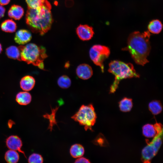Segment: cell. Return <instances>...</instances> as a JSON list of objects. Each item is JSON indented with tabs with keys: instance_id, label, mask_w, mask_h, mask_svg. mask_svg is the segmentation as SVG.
I'll use <instances>...</instances> for the list:
<instances>
[{
	"instance_id": "cell-1",
	"label": "cell",
	"mask_w": 163,
	"mask_h": 163,
	"mask_svg": "<svg viewBox=\"0 0 163 163\" xmlns=\"http://www.w3.org/2000/svg\"><path fill=\"white\" fill-rule=\"evenodd\" d=\"M150 35L149 31L142 33L136 31L133 32L129 36L127 46L122 50L128 51L136 63L144 66L149 62L147 58L151 49Z\"/></svg>"
},
{
	"instance_id": "cell-2",
	"label": "cell",
	"mask_w": 163,
	"mask_h": 163,
	"mask_svg": "<svg viewBox=\"0 0 163 163\" xmlns=\"http://www.w3.org/2000/svg\"><path fill=\"white\" fill-rule=\"evenodd\" d=\"M51 8L50 4L46 0L36 8H28L26 21L32 31L43 35L50 30L53 22Z\"/></svg>"
},
{
	"instance_id": "cell-3",
	"label": "cell",
	"mask_w": 163,
	"mask_h": 163,
	"mask_svg": "<svg viewBox=\"0 0 163 163\" xmlns=\"http://www.w3.org/2000/svg\"><path fill=\"white\" fill-rule=\"evenodd\" d=\"M109 67L108 71L115 76L114 80L110 88V93L115 92L122 80L140 77L139 75L136 72L133 65L130 63L114 60L110 62Z\"/></svg>"
},
{
	"instance_id": "cell-4",
	"label": "cell",
	"mask_w": 163,
	"mask_h": 163,
	"mask_svg": "<svg viewBox=\"0 0 163 163\" xmlns=\"http://www.w3.org/2000/svg\"><path fill=\"white\" fill-rule=\"evenodd\" d=\"M18 48L20 51L21 61L44 69L43 61L47 57L45 48L40 47L33 43L21 45Z\"/></svg>"
},
{
	"instance_id": "cell-5",
	"label": "cell",
	"mask_w": 163,
	"mask_h": 163,
	"mask_svg": "<svg viewBox=\"0 0 163 163\" xmlns=\"http://www.w3.org/2000/svg\"><path fill=\"white\" fill-rule=\"evenodd\" d=\"M71 118L84 126L86 131L89 129L93 131L92 127L95 123L97 116L93 106L90 104L82 105Z\"/></svg>"
},
{
	"instance_id": "cell-6",
	"label": "cell",
	"mask_w": 163,
	"mask_h": 163,
	"mask_svg": "<svg viewBox=\"0 0 163 163\" xmlns=\"http://www.w3.org/2000/svg\"><path fill=\"white\" fill-rule=\"evenodd\" d=\"M157 134L150 142L146 141L147 145L142 151L141 161L144 163H149L155 156L162 143L163 130L157 132Z\"/></svg>"
},
{
	"instance_id": "cell-7",
	"label": "cell",
	"mask_w": 163,
	"mask_h": 163,
	"mask_svg": "<svg viewBox=\"0 0 163 163\" xmlns=\"http://www.w3.org/2000/svg\"><path fill=\"white\" fill-rule=\"evenodd\" d=\"M110 51L109 48L101 45H95L90 48L89 54L94 63L99 66L102 72H104L103 62L109 56Z\"/></svg>"
},
{
	"instance_id": "cell-8",
	"label": "cell",
	"mask_w": 163,
	"mask_h": 163,
	"mask_svg": "<svg viewBox=\"0 0 163 163\" xmlns=\"http://www.w3.org/2000/svg\"><path fill=\"white\" fill-rule=\"evenodd\" d=\"M5 142L9 149L18 151L27 158L24 152L21 149L23 145L22 140L18 136L15 135L10 136L6 139Z\"/></svg>"
},
{
	"instance_id": "cell-9",
	"label": "cell",
	"mask_w": 163,
	"mask_h": 163,
	"mask_svg": "<svg viewBox=\"0 0 163 163\" xmlns=\"http://www.w3.org/2000/svg\"><path fill=\"white\" fill-rule=\"evenodd\" d=\"M76 33L79 38L83 41L91 39L94 34L93 28L88 25L81 24L76 30Z\"/></svg>"
},
{
	"instance_id": "cell-10",
	"label": "cell",
	"mask_w": 163,
	"mask_h": 163,
	"mask_svg": "<svg viewBox=\"0 0 163 163\" xmlns=\"http://www.w3.org/2000/svg\"><path fill=\"white\" fill-rule=\"evenodd\" d=\"M32 38V34L28 30L20 29L15 33L14 40L18 44L22 45L25 44L29 42Z\"/></svg>"
},
{
	"instance_id": "cell-11",
	"label": "cell",
	"mask_w": 163,
	"mask_h": 163,
	"mask_svg": "<svg viewBox=\"0 0 163 163\" xmlns=\"http://www.w3.org/2000/svg\"><path fill=\"white\" fill-rule=\"evenodd\" d=\"M76 74L80 78L87 80L90 78L93 75V70L91 67L86 64L79 65L76 69Z\"/></svg>"
},
{
	"instance_id": "cell-12",
	"label": "cell",
	"mask_w": 163,
	"mask_h": 163,
	"mask_svg": "<svg viewBox=\"0 0 163 163\" xmlns=\"http://www.w3.org/2000/svg\"><path fill=\"white\" fill-rule=\"evenodd\" d=\"M35 80L32 76L27 75L23 77L21 79L20 84L21 88L25 91L31 90L34 87Z\"/></svg>"
},
{
	"instance_id": "cell-13",
	"label": "cell",
	"mask_w": 163,
	"mask_h": 163,
	"mask_svg": "<svg viewBox=\"0 0 163 163\" xmlns=\"http://www.w3.org/2000/svg\"><path fill=\"white\" fill-rule=\"evenodd\" d=\"M24 11L20 6L14 5L11 6L8 12L9 17L15 20H19L24 15Z\"/></svg>"
},
{
	"instance_id": "cell-14",
	"label": "cell",
	"mask_w": 163,
	"mask_h": 163,
	"mask_svg": "<svg viewBox=\"0 0 163 163\" xmlns=\"http://www.w3.org/2000/svg\"><path fill=\"white\" fill-rule=\"evenodd\" d=\"M32 100L30 94L27 91L18 92L16 96L15 100L17 103L21 105H26L29 104Z\"/></svg>"
},
{
	"instance_id": "cell-15",
	"label": "cell",
	"mask_w": 163,
	"mask_h": 163,
	"mask_svg": "<svg viewBox=\"0 0 163 163\" xmlns=\"http://www.w3.org/2000/svg\"><path fill=\"white\" fill-rule=\"evenodd\" d=\"M2 30L8 33H13L17 29L15 22L12 19H7L3 22L1 25Z\"/></svg>"
},
{
	"instance_id": "cell-16",
	"label": "cell",
	"mask_w": 163,
	"mask_h": 163,
	"mask_svg": "<svg viewBox=\"0 0 163 163\" xmlns=\"http://www.w3.org/2000/svg\"><path fill=\"white\" fill-rule=\"evenodd\" d=\"M6 54L9 58L21 61V59L20 51L18 47L14 46H11L6 50Z\"/></svg>"
},
{
	"instance_id": "cell-17",
	"label": "cell",
	"mask_w": 163,
	"mask_h": 163,
	"mask_svg": "<svg viewBox=\"0 0 163 163\" xmlns=\"http://www.w3.org/2000/svg\"><path fill=\"white\" fill-rule=\"evenodd\" d=\"M84 152L85 149L83 146L79 144H75L72 145L70 149L71 155L75 158L82 157Z\"/></svg>"
},
{
	"instance_id": "cell-18",
	"label": "cell",
	"mask_w": 163,
	"mask_h": 163,
	"mask_svg": "<svg viewBox=\"0 0 163 163\" xmlns=\"http://www.w3.org/2000/svg\"><path fill=\"white\" fill-rule=\"evenodd\" d=\"M59 107H56L55 108L51 109V113L50 114L46 113L43 115V116L44 118L48 119L49 121V124L48 128V129H50V131H52L53 129V126L55 125H57V122L56 119V111L58 110Z\"/></svg>"
},
{
	"instance_id": "cell-19",
	"label": "cell",
	"mask_w": 163,
	"mask_h": 163,
	"mask_svg": "<svg viewBox=\"0 0 163 163\" xmlns=\"http://www.w3.org/2000/svg\"><path fill=\"white\" fill-rule=\"evenodd\" d=\"M4 158L8 163H17L19 160V155L17 151L9 149L5 152Z\"/></svg>"
},
{
	"instance_id": "cell-20",
	"label": "cell",
	"mask_w": 163,
	"mask_h": 163,
	"mask_svg": "<svg viewBox=\"0 0 163 163\" xmlns=\"http://www.w3.org/2000/svg\"><path fill=\"white\" fill-rule=\"evenodd\" d=\"M119 104L120 110L124 112L130 111L133 106L132 100L126 97L123 98Z\"/></svg>"
},
{
	"instance_id": "cell-21",
	"label": "cell",
	"mask_w": 163,
	"mask_h": 163,
	"mask_svg": "<svg viewBox=\"0 0 163 163\" xmlns=\"http://www.w3.org/2000/svg\"><path fill=\"white\" fill-rule=\"evenodd\" d=\"M162 24L158 20H154L151 21L148 26L149 31L154 34H158L161 31Z\"/></svg>"
},
{
	"instance_id": "cell-22",
	"label": "cell",
	"mask_w": 163,
	"mask_h": 163,
	"mask_svg": "<svg viewBox=\"0 0 163 163\" xmlns=\"http://www.w3.org/2000/svg\"><path fill=\"white\" fill-rule=\"evenodd\" d=\"M142 133L143 136L146 137H154L157 133L154 125L147 124L142 127Z\"/></svg>"
},
{
	"instance_id": "cell-23",
	"label": "cell",
	"mask_w": 163,
	"mask_h": 163,
	"mask_svg": "<svg viewBox=\"0 0 163 163\" xmlns=\"http://www.w3.org/2000/svg\"><path fill=\"white\" fill-rule=\"evenodd\" d=\"M149 109L153 115H157L160 113L162 110V107L160 101L153 100L149 104Z\"/></svg>"
},
{
	"instance_id": "cell-24",
	"label": "cell",
	"mask_w": 163,
	"mask_h": 163,
	"mask_svg": "<svg viewBox=\"0 0 163 163\" xmlns=\"http://www.w3.org/2000/svg\"><path fill=\"white\" fill-rule=\"evenodd\" d=\"M57 84L61 88L66 89L69 88L71 84V81L67 75H63L60 76L57 80Z\"/></svg>"
},
{
	"instance_id": "cell-25",
	"label": "cell",
	"mask_w": 163,
	"mask_h": 163,
	"mask_svg": "<svg viewBox=\"0 0 163 163\" xmlns=\"http://www.w3.org/2000/svg\"><path fill=\"white\" fill-rule=\"evenodd\" d=\"M43 159L40 154L37 153H33L31 154L28 158L29 163H42Z\"/></svg>"
},
{
	"instance_id": "cell-26",
	"label": "cell",
	"mask_w": 163,
	"mask_h": 163,
	"mask_svg": "<svg viewBox=\"0 0 163 163\" xmlns=\"http://www.w3.org/2000/svg\"><path fill=\"white\" fill-rule=\"evenodd\" d=\"M45 0H25L28 8H34L42 5Z\"/></svg>"
},
{
	"instance_id": "cell-27",
	"label": "cell",
	"mask_w": 163,
	"mask_h": 163,
	"mask_svg": "<svg viewBox=\"0 0 163 163\" xmlns=\"http://www.w3.org/2000/svg\"><path fill=\"white\" fill-rule=\"evenodd\" d=\"M74 162L89 163L91 162L88 159L84 157H81L77 158Z\"/></svg>"
},
{
	"instance_id": "cell-28",
	"label": "cell",
	"mask_w": 163,
	"mask_h": 163,
	"mask_svg": "<svg viewBox=\"0 0 163 163\" xmlns=\"http://www.w3.org/2000/svg\"><path fill=\"white\" fill-rule=\"evenodd\" d=\"M5 11V8L2 5H0V19L4 16Z\"/></svg>"
},
{
	"instance_id": "cell-29",
	"label": "cell",
	"mask_w": 163,
	"mask_h": 163,
	"mask_svg": "<svg viewBox=\"0 0 163 163\" xmlns=\"http://www.w3.org/2000/svg\"><path fill=\"white\" fill-rule=\"evenodd\" d=\"M10 1V0H0V5H7L9 3Z\"/></svg>"
},
{
	"instance_id": "cell-30",
	"label": "cell",
	"mask_w": 163,
	"mask_h": 163,
	"mask_svg": "<svg viewBox=\"0 0 163 163\" xmlns=\"http://www.w3.org/2000/svg\"><path fill=\"white\" fill-rule=\"evenodd\" d=\"M2 45L0 43V54L2 53Z\"/></svg>"
}]
</instances>
